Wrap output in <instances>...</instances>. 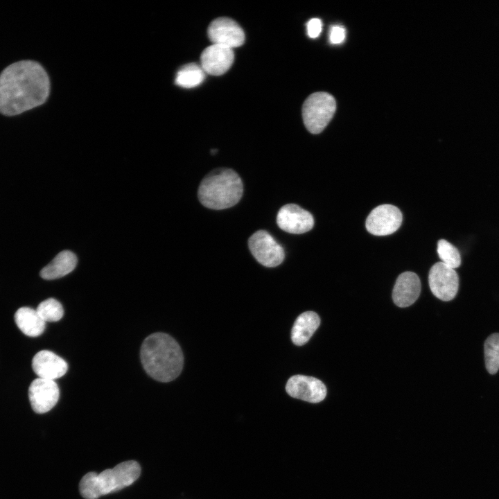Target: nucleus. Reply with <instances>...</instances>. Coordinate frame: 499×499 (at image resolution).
Masks as SVG:
<instances>
[{
	"instance_id": "10",
	"label": "nucleus",
	"mask_w": 499,
	"mask_h": 499,
	"mask_svg": "<svg viewBox=\"0 0 499 499\" xmlns=\"http://www.w3.org/2000/svg\"><path fill=\"white\" fill-rule=\"evenodd\" d=\"M287 393L292 397L316 403L326 395L325 385L319 379L304 375L290 377L286 385Z\"/></svg>"
},
{
	"instance_id": "6",
	"label": "nucleus",
	"mask_w": 499,
	"mask_h": 499,
	"mask_svg": "<svg viewBox=\"0 0 499 499\" xmlns=\"http://www.w3.org/2000/svg\"><path fill=\"white\" fill-rule=\"evenodd\" d=\"M248 247L255 259L265 267H276L285 257L282 246L265 230L254 232L248 240Z\"/></svg>"
},
{
	"instance_id": "25",
	"label": "nucleus",
	"mask_w": 499,
	"mask_h": 499,
	"mask_svg": "<svg viewBox=\"0 0 499 499\" xmlns=\"http://www.w3.org/2000/svg\"><path fill=\"white\" fill-rule=\"evenodd\" d=\"M216 152H217V150H216V149H213V150H211V153H212V154H214V153H216Z\"/></svg>"
},
{
	"instance_id": "16",
	"label": "nucleus",
	"mask_w": 499,
	"mask_h": 499,
	"mask_svg": "<svg viewBox=\"0 0 499 499\" xmlns=\"http://www.w3.org/2000/svg\"><path fill=\"white\" fill-rule=\"evenodd\" d=\"M77 265L76 254L69 250H64L40 271L42 278L53 280L62 277L72 272Z\"/></svg>"
},
{
	"instance_id": "4",
	"label": "nucleus",
	"mask_w": 499,
	"mask_h": 499,
	"mask_svg": "<svg viewBox=\"0 0 499 499\" xmlns=\"http://www.w3.org/2000/svg\"><path fill=\"white\" fill-rule=\"evenodd\" d=\"M140 473L141 466L137 462L125 461L99 474L87 473L80 481L79 491L85 499H96L131 485Z\"/></svg>"
},
{
	"instance_id": "23",
	"label": "nucleus",
	"mask_w": 499,
	"mask_h": 499,
	"mask_svg": "<svg viewBox=\"0 0 499 499\" xmlns=\"http://www.w3.org/2000/svg\"><path fill=\"white\" fill-rule=\"evenodd\" d=\"M346 36V30L343 26H333L331 28L329 33V41L333 44L342 43Z\"/></svg>"
},
{
	"instance_id": "20",
	"label": "nucleus",
	"mask_w": 499,
	"mask_h": 499,
	"mask_svg": "<svg viewBox=\"0 0 499 499\" xmlns=\"http://www.w3.org/2000/svg\"><path fill=\"white\" fill-rule=\"evenodd\" d=\"M485 366L488 372L495 374L499 369V333H493L484 345Z\"/></svg>"
},
{
	"instance_id": "7",
	"label": "nucleus",
	"mask_w": 499,
	"mask_h": 499,
	"mask_svg": "<svg viewBox=\"0 0 499 499\" xmlns=\"http://www.w3.org/2000/svg\"><path fill=\"white\" fill-rule=\"evenodd\" d=\"M429 286L432 294L442 301L453 299L458 291L459 277L455 269L438 262L428 274Z\"/></svg>"
},
{
	"instance_id": "15",
	"label": "nucleus",
	"mask_w": 499,
	"mask_h": 499,
	"mask_svg": "<svg viewBox=\"0 0 499 499\" xmlns=\"http://www.w3.org/2000/svg\"><path fill=\"white\" fill-rule=\"evenodd\" d=\"M420 292L419 277L414 272L408 271L398 277L393 288L392 299L396 306L408 307L415 302Z\"/></svg>"
},
{
	"instance_id": "13",
	"label": "nucleus",
	"mask_w": 499,
	"mask_h": 499,
	"mask_svg": "<svg viewBox=\"0 0 499 499\" xmlns=\"http://www.w3.org/2000/svg\"><path fill=\"white\" fill-rule=\"evenodd\" d=\"M234 60L233 49L211 44L202 51L200 56V66L208 74L220 76L229 69Z\"/></svg>"
},
{
	"instance_id": "22",
	"label": "nucleus",
	"mask_w": 499,
	"mask_h": 499,
	"mask_svg": "<svg viewBox=\"0 0 499 499\" xmlns=\"http://www.w3.org/2000/svg\"><path fill=\"white\" fill-rule=\"evenodd\" d=\"M437 253L441 262L451 268H458L461 264V257L458 250L444 239L437 243Z\"/></svg>"
},
{
	"instance_id": "24",
	"label": "nucleus",
	"mask_w": 499,
	"mask_h": 499,
	"mask_svg": "<svg viewBox=\"0 0 499 499\" xmlns=\"http://www.w3.org/2000/svg\"><path fill=\"white\" fill-rule=\"evenodd\" d=\"M306 27L308 36L310 38H316L322 32V23L319 19L313 18L308 21Z\"/></svg>"
},
{
	"instance_id": "2",
	"label": "nucleus",
	"mask_w": 499,
	"mask_h": 499,
	"mask_svg": "<svg viewBox=\"0 0 499 499\" xmlns=\"http://www.w3.org/2000/svg\"><path fill=\"white\" fill-rule=\"evenodd\" d=\"M140 358L146 373L161 382L175 379L183 368L180 346L174 338L164 333H152L144 340Z\"/></svg>"
},
{
	"instance_id": "14",
	"label": "nucleus",
	"mask_w": 499,
	"mask_h": 499,
	"mask_svg": "<svg viewBox=\"0 0 499 499\" xmlns=\"http://www.w3.org/2000/svg\"><path fill=\"white\" fill-rule=\"evenodd\" d=\"M32 367L39 378L51 380L63 376L68 369L64 359L48 350H42L34 356Z\"/></svg>"
},
{
	"instance_id": "9",
	"label": "nucleus",
	"mask_w": 499,
	"mask_h": 499,
	"mask_svg": "<svg viewBox=\"0 0 499 499\" xmlns=\"http://www.w3.org/2000/svg\"><path fill=\"white\" fill-rule=\"evenodd\" d=\"M207 35L213 44L233 49L245 42V33L240 25L229 17L213 20L207 29Z\"/></svg>"
},
{
	"instance_id": "21",
	"label": "nucleus",
	"mask_w": 499,
	"mask_h": 499,
	"mask_svg": "<svg viewBox=\"0 0 499 499\" xmlns=\"http://www.w3.org/2000/svg\"><path fill=\"white\" fill-rule=\"evenodd\" d=\"M40 317L46 322H57L63 315L62 304L53 298H49L42 301L36 309Z\"/></svg>"
},
{
	"instance_id": "12",
	"label": "nucleus",
	"mask_w": 499,
	"mask_h": 499,
	"mask_svg": "<svg viewBox=\"0 0 499 499\" xmlns=\"http://www.w3.org/2000/svg\"><path fill=\"white\" fill-rule=\"evenodd\" d=\"M59 387L55 380L36 378L28 388V397L32 409L38 414L51 410L57 403Z\"/></svg>"
},
{
	"instance_id": "1",
	"label": "nucleus",
	"mask_w": 499,
	"mask_h": 499,
	"mask_svg": "<svg viewBox=\"0 0 499 499\" xmlns=\"http://www.w3.org/2000/svg\"><path fill=\"white\" fill-rule=\"evenodd\" d=\"M49 90V76L38 62H15L0 73V113L15 116L41 105Z\"/></svg>"
},
{
	"instance_id": "19",
	"label": "nucleus",
	"mask_w": 499,
	"mask_h": 499,
	"mask_svg": "<svg viewBox=\"0 0 499 499\" xmlns=\"http://www.w3.org/2000/svg\"><path fill=\"white\" fill-rule=\"evenodd\" d=\"M205 78V72L201 66L189 63L183 66L177 73L175 83L183 88H193L200 85Z\"/></svg>"
},
{
	"instance_id": "5",
	"label": "nucleus",
	"mask_w": 499,
	"mask_h": 499,
	"mask_svg": "<svg viewBox=\"0 0 499 499\" xmlns=\"http://www.w3.org/2000/svg\"><path fill=\"white\" fill-rule=\"evenodd\" d=\"M335 110V100L330 94H310L302 106V118L306 129L313 134L320 133L332 119Z\"/></svg>"
},
{
	"instance_id": "3",
	"label": "nucleus",
	"mask_w": 499,
	"mask_h": 499,
	"mask_svg": "<svg viewBox=\"0 0 499 499\" xmlns=\"http://www.w3.org/2000/svg\"><path fill=\"white\" fill-rule=\"evenodd\" d=\"M243 184L238 174L231 168H217L201 181L198 191L200 203L207 208L220 210L231 207L240 200Z\"/></svg>"
},
{
	"instance_id": "11",
	"label": "nucleus",
	"mask_w": 499,
	"mask_h": 499,
	"mask_svg": "<svg viewBox=\"0 0 499 499\" xmlns=\"http://www.w3.org/2000/svg\"><path fill=\"white\" fill-rule=\"evenodd\" d=\"M279 227L290 234L306 233L313 227L314 218L308 211L295 204L283 206L277 216Z\"/></svg>"
},
{
	"instance_id": "8",
	"label": "nucleus",
	"mask_w": 499,
	"mask_h": 499,
	"mask_svg": "<svg viewBox=\"0 0 499 499\" xmlns=\"http://www.w3.org/2000/svg\"><path fill=\"white\" fill-rule=\"evenodd\" d=\"M403 216L399 208L392 204H381L374 209L367 218V230L375 236H387L401 226Z\"/></svg>"
},
{
	"instance_id": "17",
	"label": "nucleus",
	"mask_w": 499,
	"mask_h": 499,
	"mask_svg": "<svg viewBox=\"0 0 499 499\" xmlns=\"http://www.w3.org/2000/svg\"><path fill=\"white\" fill-rule=\"evenodd\" d=\"M320 324L318 315L313 311H306L296 319L291 331L292 342L297 346L305 344Z\"/></svg>"
},
{
	"instance_id": "18",
	"label": "nucleus",
	"mask_w": 499,
	"mask_h": 499,
	"mask_svg": "<svg viewBox=\"0 0 499 499\" xmlns=\"http://www.w3.org/2000/svg\"><path fill=\"white\" fill-rule=\"evenodd\" d=\"M15 321L21 331L29 337H37L45 330V322L36 310L21 307L15 314Z\"/></svg>"
}]
</instances>
